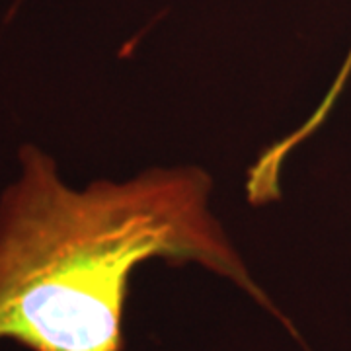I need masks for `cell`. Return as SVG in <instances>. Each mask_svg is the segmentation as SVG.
Here are the masks:
<instances>
[{
    "label": "cell",
    "mask_w": 351,
    "mask_h": 351,
    "mask_svg": "<svg viewBox=\"0 0 351 351\" xmlns=\"http://www.w3.org/2000/svg\"><path fill=\"white\" fill-rule=\"evenodd\" d=\"M18 158L20 176L0 195V339L32 351H123L129 279L154 258L199 263L271 306L211 213L201 168L75 189L38 147Z\"/></svg>",
    "instance_id": "obj_1"
}]
</instances>
